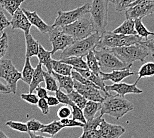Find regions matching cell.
Wrapping results in <instances>:
<instances>
[{
  "mask_svg": "<svg viewBox=\"0 0 154 138\" xmlns=\"http://www.w3.org/2000/svg\"><path fill=\"white\" fill-rule=\"evenodd\" d=\"M140 43L146 48L149 54H152V57L154 58V38L147 39L145 41H142Z\"/></svg>",
  "mask_w": 154,
  "mask_h": 138,
  "instance_id": "cell-48",
  "label": "cell"
},
{
  "mask_svg": "<svg viewBox=\"0 0 154 138\" xmlns=\"http://www.w3.org/2000/svg\"><path fill=\"white\" fill-rule=\"evenodd\" d=\"M43 76L46 89L48 91L55 92L59 89V86H58L57 80L52 75V73H49V72L43 70Z\"/></svg>",
  "mask_w": 154,
  "mask_h": 138,
  "instance_id": "cell-33",
  "label": "cell"
},
{
  "mask_svg": "<svg viewBox=\"0 0 154 138\" xmlns=\"http://www.w3.org/2000/svg\"><path fill=\"white\" fill-rule=\"evenodd\" d=\"M63 128H65L64 125L60 123V120H54L52 122L48 124H44V126L41 130V133H45L51 135V136L54 137L59 131H61Z\"/></svg>",
  "mask_w": 154,
  "mask_h": 138,
  "instance_id": "cell-28",
  "label": "cell"
},
{
  "mask_svg": "<svg viewBox=\"0 0 154 138\" xmlns=\"http://www.w3.org/2000/svg\"><path fill=\"white\" fill-rule=\"evenodd\" d=\"M89 14L83 15L78 20L61 28V30L66 34L70 35L74 40L78 41L89 37L96 33V30Z\"/></svg>",
  "mask_w": 154,
  "mask_h": 138,
  "instance_id": "cell-5",
  "label": "cell"
},
{
  "mask_svg": "<svg viewBox=\"0 0 154 138\" xmlns=\"http://www.w3.org/2000/svg\"><path fill=\"white\" fill-rule=\"evenodd\" d=\"M86 59L88 69L93 73L95 74L96 75L100 76V73L101 72L100 67V65H99L97 58L95 56L93 51H91L88 54H86Z\"/></svg>",
  "mask_w": 154,
  "mask_h": 138,
  "instance_id": "cell-29",
  "label": "cell"
},
{
  "mask_svg": "<svg viewBox=\"0 0 154 138\" xmlns=\"http://www.w3.org/2000/svg\"><path fill=\"white\" fill-rule=\"evenodd\" d=\"M137 82H138L136 81L134 84H131L122 82L114 83L112 85H106L105 89L108 93L109 92H114L117 94L123 96V97L128 94H141L143 91L137 87Z\"/></svg>",
  "mask_w": 154,
  "mask_h": 138,
  "instance_id": "cell-13",
  "label": "cell"
},
{
  "mask_svg": "<svg viewBox=\"0 0 154 138\" xmlns=\"http://www.w3.org/2000/svg\"><path fill=\"white\" fill-rule=\"evenodd\" d=\"M55 96L58 99V100L59 101L60 103L68 106H72L73 105H75V104L73 103L72 100H70V98L69 97L68 94H66L65 92H63L61 90H57L55 92Z\"/></svg>",
  "mask_w": 154,
  "mask_h": 138,
  "instance_id": "cell-38",
  "label": "cell"
},
{
  "mask_svg": "<svg viewBox=\"0 0 154 138\" xmlns=\"http://www.w3.org/2000/svg\"><path fill=\"white\" fill-rule=\"evenodd\" d=\"M10 25L13 30L20 29L24 34H29L32 25L21 8H19L12 15Z\"/></svg>",
  "mask_w": 154,
  "mask_h": 138,
  "instance_id": "cell-14",
  "label": "cell"
},
{
  "mask_svg": "<svg viewBox=\"0 0 154 138\" xmlns=\"http://www.w3.org/2000/svg\"><path fill=\"white\" fill-rule=\"evenodd\" d=\"M138 78H137L136 81L138 82L142 78H149L154 76V61L147 62L143 64L142 66L140 67L138 72Z\"/></svg>",
  "mask_w": 154,
  "mask_h": 138,
  "instance_id": "cell-31",
  "label": "cell"
},
{
  "mask_svg": "<svg viewBox=\"0 0 154 138\" xmlns=\"http://www.w3.org/2000/svg\"><path fill=\"white\" fill-rule=\"evenodd\" d=\"M135 29H136L137 35L142 38H145L146 40L148 39L149 35L154 36V33L147 30V29L142 22V19H134Z\"/></svg>",
  "mask_w": 154,
  "mask_h": 138,
  "instance_id": "cell-32",
  "label": "cell"
},
{
  "mask_svg": "<svg viewBox=\"0 0 154 138\" xmlns=\"http://www.w3.org/2000/svg\"><path fill=\"white\" fill-rule=\"evenodd\" d=\"M98 130L103 138H120L126 132V129L123 126L108 123L104 118Z\"/></svg>",
  "mask_w": 154,
  "mask_h": 138,
  "instance_id": "cell-15",
  "label": "cell"
},
{
  "mask_svg": "<svg viewBox=\"0 0 154 138\" xmlns=\"http://www.w3.org/2000/svg\"><path fill=\"white\" fill-rule=\"evenodd\" d=\"M60 123L64 125L65 127H82L85 124L80 122L79 121H76L69 118H64V119L60 120Z\"/></svg>",
  "mask_w": 154,
  "mask_h": 138,
  "instance_id": "cell-42",
  "label": "cell"
},
{
  "mask_svg": "<svg viewBox=\"0 0 154 138\" xmlns=\"http://www.w3.org/2000/svg\"><path fill=\"white\" fill-rule=\"evenodd\" d=\"M25 57L31 58L37 56L39 50V42L35 39L34 37L29 34H25Z\"/></svg>",
  "mask_w": 154,
  "mask_h": 138,
  "instance_id": "cell-19",
  "label": "cell"
},
{
  "mask_svg": "<svg viewBox=\"0 0 154 138\" xmlns=\"http://www.w3.org/2000/svg\"><path fill=\"white\" fill-rule=\"evenodd\" d=\"M25 0H0V5L11 16L20 8V5Z\"/></svg>",
  "mask_w": 154,
  "mask_h": 138,
  "instance_id": "cell-26",
  "label": "cell"
},
{
  "mask_svg": "<svg viewBox=\"0 0 154 138\" xmlns=\"http://www.w3.org/2000/svg\"><path fill=\"white\" fill-rule=\"evenodd\" d=\"M37 107L40 109L42 114L44 115H48L49 114L50 108L48 104L47 100L45 98H39L37 102Z\"/></svg>",
  "mask_w": 154,
  "mask_h": 138,
  "instance_id": "cell-44",
  "label": "cell"
},
{
  "mask_svg": "<svg viewBox=\"0 0 154 138\" xmlns=\"http://www.w3.org/2000/svg\"><path fill=\"white\" fill-rule=\"evenodd\" d=\"M65 63L72 66L73 69H88L87 64L83 60V57H69L60 60Z\"/></svg>",
  "mask_w": 154,
  "mask_h": 138,
  "instance_id": "cell-30",
  "label": "cell"
},
{
  "mask_svg": "<svg viewBox=\"0 0 154 138\" xmlns=\"http://www.w3.org/2000/svg\"><path fill=\"white\" fill-rule=\"evenodd\" d=\"M113 32L116 34L125 35H137L136 29H135L134 20L131 19H126L120 26L116 28Z\"/></svg>",
  "mask_w": 154,
  "mask_h": 138,
  "instance_id": "cell-22",
  "label": "cell"
},
{
  "mask_svg": "<svg viewBox=\"0 0 154 138\" xmlns=\"http://www.w3.org/2000/svg\"><path fill=\"white\" fill-rule=\"evenodd\" d=\"M5 126H8L11 129L19 131L21 133H28L29 130L27 126V124L21 121H15L13 120H9L6 121L5 124Z\"/></svg>",
  "mask_w": 154,
  "mask_h": 138,
  "instance_id": "cell-36",
  "label": "cell"
},
{
  "mask_svg": "<svg viewBox=\"0 0 154 138\" xmlns=\"http://www.w3.org/2000/svg\"><path fill=\"white\" fill-rule=\"evenodd\" d=\"M79 138H103L98 130H89L83 131L82 135Z\"/></svg>",
  "mask_w": 154,
  "mask_h": 138,
  "instance_id": "cell-47",
  "label": "cell"
},
{
  "mask_svg": "<svg viewBox=\"0 0 154 138\" xmlns=\"http://www.w3.org/2000/svg\"><path fill=\"white\" fill-rule=\"evenodd\" d=\"M52 75L57 80L59 89H64L67 94L71 92L74 90V80L71 76H65L59 75L52 72Z\"/></svg>",
  "mask_w": 154,
  "mask_h": 138,
  "instance_id": "cell-21",
  "label": "cell"
},
{
  "mask_svg": "<svg viewBox=\"0 0 154 138\" xmlns=\"http://www.w3.org/2000/svg\"><path fill=\"white\" fill-rule=\"evenodd\" d=\"M46 100L49 106H58L60 104L59 101L58 100V99L56 98V96H49L46 98Z\"/></svg>",
  "mask_w": 154,
  "mask_h": 138,
  "instance_id": "cell-50",
  "label": "cell"
},
{
  "mask_svg": "<svg viewBox=\"0 0 154 138\" xmlns=\"http://www.w3.org/2000/svg\"><path fill=\"white\" fill-rule=\"evenodd\" d=\"M95 56L98 59L99 65L102 72L112 71L114 70H123L128 68L118 58L112 53L111 49H100V50H93Z\"/></svg>",
  "mask_w": 154,
  "mask_h": 138,
  "instance_id": "cell-7",
  "label": "cell"
},
{
  "mask_svg": "<svg viewBox=\"0 0 154 138\" xmlns=\"http://www.w3.org/2000/svg\"><path fill=\"white\" fill-rule=\"evenodd\" d=\"M101 103L94 101L88 100L85 108L82 109L85 119L86 121L91 120L95 118V115L97 112L100 110Z\"/></svg>",
  "mask_w": 154,
  "mask_h": 138,
  "instance_id": "cell-23",
  "label": "cell"
},
{
  "mask_svg": "<svg viewBox=\"0 0 154 138\" xmlns=\"http://www.w3.org/2000/svg\"><path fill=\"white\" fill-rule=\"evenodd\" d=\"M24 14L27 16L29 21L32 25H33L42 34L49 33L53 29L52 25H49L45 22L39 15H38L36 11H31L27 10L25 8H21Z\"/></svg>",
  "mask_w": 154,
  "mask_h": 138,
  "instance_id": "cell-16",
  "label": "cell"
},
{
  "mask_svg": "<svg viewBox=\"0 0 154 138\" xmlns=\"http://www.w3.org/2000/svg\"><path fill=\"white\" fill-rule=\"evenodd\" d=\"M34 71L35 69L31 65L30 58L25 57L24 66L21 72V80L25 83V84H27L28 85L30 84V83L32 81V78H33Z\"/></svg>",
  "mask_w": 154,
  "mask_h": 138,
  "instance_id": "cell-27",
  "label": "cell"
},
{
  "mask_svg": "<svg viewBox=\"0 0 154 138\" xmlns=\"http://www.w3.org/2000/svg\"><path fill=\"white\" fill-rule=\"evenodd\" d=\"M20 97L22 100L26 102L27 103L31 105H37L38 101V96L33 93H23L20 95Z\"/></svg>",
  "mask_w": 154,
  "mask_h": 138,
  "instance_id": "cell-41",
  "label": "cell"
},
{
  "mask_svg": "<svg viewBox=\"0 0 154 138\" xmlns=\"http://www.w3.org/2000/svg\"><path fill=\"white\" fill-rule=\"evenodd\" d=\"M103 115L100 114L98 117L94 118L93 119L86 121V122L84 124L82 127L83 131H89V130H98L100 125L102 122V120L103 119Z\"/></svg>",
  "mask_w": 154,
  "mask_h": 138,
  "instance_id": "cell-35",
  "label": "cell"
},
{
  "mask_svg": "<svg viewBox=\"0 0 154 138\" xmlns=\"http://www.w3.org/2000/svg\"><path fill=\"white\" fill-rule=\"evenodd\" d=\"M134 104L124 97L118 94L106 95L101 102L100 114H108L119 120L128 112L134 110Z\"/></svg>",
  "mask_w": 154,
  "mask_h": 138,
  "instance_id": "cell-1",
  "label": "cell"
},
{
  "mask_svg": "<svg viewBox=\"0 0 154 138\" xmlns=\"http://www.w3.org/2000/svg\"><path fill=\"white\" fill-rule=\"evenodd\" d=\"M21 78V72L15 68L11 59H2L0 60V79L4 80L14 94L17 93V82Z\"/></svg>",
  "mask_w": 154,
  "mask_h": 138,
  "instance_id": "cell-8",
  "label": "cell"
},
{
  "mask_svg": "<svg viewBox=\"0 0 154 138\" xmlns=\"http://www.w3.org/2000/svg\"><path fill=\"white\" fill-rule=\"evenodd\" d=\"M109 0H92L89 14L96 32L102 33L108 25Z\"/></svg>",
  "mask_w": 154,
  "mask_h": 138,
  "instance_id": "cell-6",
  "label": "cell"
},
{
  "mask_svg": "<svg viewBox=\"0 0 154 138\" xmlns=\"http://www.w3.org/2000/svg\"><path fill=\"white\" fill-rule=\"evenodd\" d=\"M72 69L81 74L83 77H85V78H86V79L89 80L90 81H91L92 83H94V84H96V86H98V87L100 88V90L103 91L105 93L106 95L109 94V93L105 89L106 84L103 80H102V78H100V76L96 75L95 74L93 73L89 69Z\"/></svg>",
  "mask_w": 154,
  "mask_h": 138,
  "instance_id": "cell-18",
  "label": "cell"
},
{
  "mask_svg": "<svg viewBox=\"0 0 154 138\" xmlns=\"http://www.w3.org/2000/svg\"><path fill=\"white\" fill-rule=\"evenodd\" d=\"M42 65L38 64L35 68V71L32 78V81L30 83L29 86V92L33 93L35 90L38 86H39L41 83L44 82V76H43V70L42 69Z\"/></svg>",
  "mask_w": 154,
  "mask_h": 138,
  "instance_id": "cell-24",
  "label": "cell"
},
{
  "mask_svg": "<svg viewBox=\"0 0 154 138\" xmlns=\"http://www.w3.org/2000/svg\"><path fill=\"white\" fill-rule=\"evenodd\" d=\"M111 51L127 66L132 65L136 61L145 62L146 58L149 54L146 48L140 43L130 46L116 47L112 49Z\"/></svg>",
  "mask_w": 154,
  "mask_h": 138,
  "instance_id": "cell-4",
  "label": "cell"
},
{
  "mask_svg": "<svg viewBox=\"0 0 154 138\" xmlns=\"http://www.w3.org/2000/svg\"><path fill=\"white\" fill-rule=\"evenodd\" d=\"M109 2H112V4H116L117 3H118V0H109Z\"/></svg>",
  "mask_w": 154,
  "mask_h": 138,
  "instance_id": "cell-54",
  "label": "cell"
},
{
  "mask_svg": "<svg viewBox=\"0 0 154 138\" xmlns=\"http://www.w3.org/2000/svg\"><path fill=\"white\" fill-rule=\"evenodd\" d=\"M9 48V38L8 33L3 32L0 36V60L7 53Z\"/></svg>",
  "mask_w": 154,
  "mask_h": 138,
  "instance_id": "cell-37",
  "label": "cell"
},
{
  "mask_svg": "<svg viewBox=\"0 0 154 138\" xmlns=\"http://www.w3.org/2000/svg\"><path fill=\"white\" fill-rule=\"evenodd\" d=\"M131 66H129L128 68L123 70H114L110 72L101 71L100 73V76L104 81H109L113 82L114 83L120 82L126 78L135 75V72L130 71Z\"/></svg>",
  "mask_w": 154,
  "mask_h": 138,
  "instance_id": "cell-17",
  "label": "cell"
},
{
  "mask_svg": "<svg viewBox=\"0 0 154 138\" xmlns=\"http://www.w3.org/2000/svg\"><path fill=\"white\" fill-rule=\"evenodd\" d=\"M91 4L86 3L81 7L77 8L70 11H58L57 17L54 20V23L52 25L53 27H63L66 25L72 23L73 22L78 20L82 17L83 15L90 12Z\"/></svg>",
  "mask_w": 154,
  "mask_h": 138,
  "instance_id": "cell-9",
  "label": "cell"
},
{
  "mask_svg": "<svg viewBox=\"0 0 154 138\" xmlns=\"http://www.w3.org/2000/svg\"><path fill=\"white\" fill-rule=\"evenodd\" d=\"M52 54L51 51H47L45 48L39 44V50L37 54V58L38 60V64H41L46 67L47 69V72L49 73H52L53 67H52Z\"/></svg>",
  "mask_w": 154,
  "mask_h": 138,
  "instance_id": "cell-20",
  "label": "cell"
},
{
  "mask_svg": "<svg viewBox=\"0 0 154 138\" xmlns=\"http://www.w3.org/2000/svg\"><path fill=\"white\" fill-rule=\"evenodd\" d=\"M74 90L82 95L87 100L101 103L104 99L100 94V88L96 85H85L74 80Z\"/></svg>",
  "mask_w": 154,
  "mask_h": 138,
  "instance_id": "cell-12",
  "label": "cell"
},
{
  "mask_svg": "<svg viewBox=\"0 0 154 138\" xmlns=\"http://www.w3.org/2000/svg\"><path fill=\"white\" fill-rule=\"evenodd\" d=\"M53 71L57 74L65 76H71L72 66L68 64L60 61V60L53 59L52 61Z\"/></svg>",
  "mask_w": 154,
  "mask_h": 138,
  "instance_id": "cell-25",
  "label": "cell"
},
{
  "mask_svg": "<svg viewBox=\"0 0 154 138\" xmlns=\"http://www.w3.org/2000/svg\"><path fill=\"white\" fill-rule=\"evenodd\" d=\"M68 96L70 100L75 104V105H76L79 108H81L82 110L85 108L86 102L88 101L84 96L81 95L77 91H76L75 90H73L71 92L68 94Z\"/></svg>",
  "mask_w": 154,
  "mask_h": 138,
  "instance_id": "cell-34",
  "label": "cell"
},
{
  "mask_svg": "<svg viewBox=\"0 0 154 138\" xmlns=\"http://www.w3.org/2000/svg\"><path fill=\"white\" fill-rule=\"evenodd\" d=\"M154 14V2H142L125 10L126 19H142Z\"/></svg>",
  "mask_w": 154,
  "mask_h": 138,
  "instance_id": "cell-11",
  "label": "cell"
},
{
  "mask_svg": "<svg viewBox=\"0 0 154 138\" xmlns=\"http://www.w3.org/2000/svg\"><path fill=\"white\" fill-rule=\"evenodd\" d=\"M72 107V118L73 120L79 121L80 122L85 124L86 120L85 119L84 113L81 108L76 106V105H73Z\"/></svg>",
  "mask_w": 154,
  "mask_h": 138,
  "instance_id": "cell-39",
  "label": "cell"
},
{
  "mask_svg": "<svg viewBox=\"0 0 154 138\" xmlns=\"http://www.w3.org/2000/svg\"><path fill=\"white\" fill-rule=\"evenodd\" d=\"M27 126L29 131H33V132H37L40 131L44 126V124L36 119H31L27 121Z\"/></svg>",
  "mask_w": 154,
  "mask_h": 138,
  "instance_id": "cell-40",
  "label": "cell"
},
{
  "mask_svg": "<svg viewBox=\"0 0 154 138\" xmlns=\"http://www.w3.org/2000/svg\"><path fill=\"white\" fill-rule=\"evenodd\" d=\"M100 34L96 32L83 39L75 41L62 51L59 57L60 60L69 57H86V54L96 49L100 38Z\"/></svg>",
  "mask_w": 154,
  "mask_h": 138,
  "instance_id": "cell-3",
  "label": "cell"
},
{
  "mask_svg": "<svg viewBox=\"0 0 154 138\" xmlns=\"http://www.w3.org/2000/svg\"><path fill=\"white\" fill-rule=\"evenodd\" d=\"M136 1V0H118V3L116 4V10L118 12L125 11Z\"/></svg>",
  "mask_w": 154,
  "mask_h": 138,
  "instance_id": "cell-43",
  "label": "cell"
},
{
  "mask_svg": "<svg viewBox=\"0 0 154 138\" xmlns=\"http://www.w3.org/2000/svg\"><path fill=\"white\" fill-rule=\"evenodd\" d=\"M0 93L2 94H9L11 93L10 88L7 84H5L2 82L0 81Z\"/></svg>",
  "mask_w": 154,
  "mask_h": 138,
  "instance_id": "cell-51",
  "label": "cell"
},
{
  "mask_svg": "<svg viewBox=\"0 0 154 138\" xmlns=\"http://www.w3.org/2000/svg\"><path fill=\"white\" fill-rule=\"evenodd\" d=\"M72 114V110H70L68 106H66L60 107L57 111V115L60 119H64V118H68L70 115Z\"/></svg>",
  "mask_w": 154,
  "mask_h": 138,
  "instance_id": "cell-45",
  "label": "cell"
},
{
  "mask_svg": "<svg viewBox=\"0 0 154 138\" xmlns=\"http://www.w3.org/2000/svg\"><path fill=\"white\" fill-rule=\"evenodd\" d=\"M29 136V138H54V137H45L43 136H41V135H37L35 134V132L33 131H29L28 132Z\"/></svg>",
  "mask_w": 154,
  "mask_h": 138,
  "instance_id": "cell-52",
  "label": "cell"
},
{
  "mask_svg": "<svg viewBox=\"0 0 154 138\" xmlns=\"http://www.w3.org/2000/svg\"><path fill=\"white\" fill-rule=\"evenodd\" d=\"M0 138H10L6 135L4 131L0 130Z\"/></svg>",
  "mask_w": 154,
  "mask_h": 138,
  "instance_id": "cell-53",
  "label": "cell"
},
{
  "mask_svg": "<svg viewBox=\"0 0 154 138\" xmlns=\"http://www.w3.org/2000/svg\"><path fill=\"white\" fill-rule=\"evenodd\" d=\"M142 38L137 35H125L114 33L113 31H104L100 34V38L96 48L112 49L116 47L130 46L140 43Z\"/></svg>",
  "mask_w": 154,
  "mask_h": 138,
  "instance_id": "cell-2",
  "label": "cell"
},
{
  "mask_svg": "<svg viewBox=\"0 0 154 138\" xmlns=\"http://www.w3.org/2000/svg\"><path fill=\"white\" fill-rule=\"evenodd\" d=\"M10 26V21L6 17L4 12L0 11V33H2L4 29Z\"/></svg>",
  "mask_w": 154,
  "mask_h": 138,
  "instance_id": "cell-46",
  "label": "cell"
},
{
  "mask_svg": "<svg viewBox=\"0 0 154 138\" xmlns=\"http://www.w3.org/2000/svg\"><path fill=\"white\" fill-rule=\"evenodd\" d=\"M49 41L52 44V50L51 51L52 55L59 51H64L66 48L72 44L75 40L70 36L61 30L59 27H53L49 33Z\"/></svg>",
  "mask_w": 154,
  "mask_h": 138,
  "instance_id": "cell-10",
  "label": "cell"
},
{
  "mask_svg": "<svg viewBox=\"0 0 154 138\" xmlns=\"http://www.w3.org/2000/svg\"><path fill=\"white\" fill-rule=\"evenodd\" d=\"M35 90H36L37 96H38V98L46 99L48 96H49L47 90L46 89V88H43V87H42V86H41L40 85L38 86L37 87L35 88Z\"/></svg>",
  "mask_w": 154,
  "mask_h": 138,
  "instance_id": "cell-49",
  "label": "cell"
}]
</instances>
